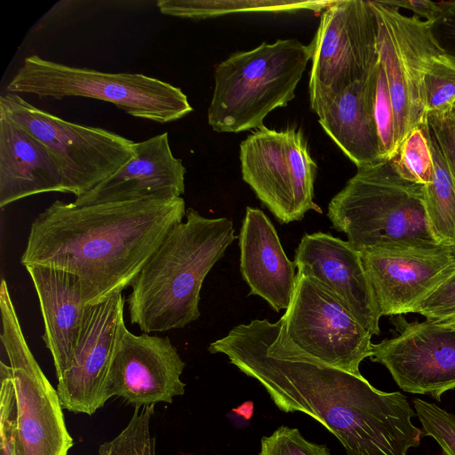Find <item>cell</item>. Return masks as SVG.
I'll return each mask as SVG.
<instances>
[{"label": "cell", "instance_id": "8992f818", "mask_svg": "<svg viewBox=\"0 0 455 455\" xmlns=\"http://www.w3.org/2000/svg\"><path fill=\"white\" fill-rule=\"evenodd\" d=\"M6 92L62 100L84 97L114 104L126 114L159 124L193 111L180 87L140 73H108L30 55L6 85Z\"/></svg>", "mask_w": 455, "mask_h": 455}, {"label": "cell", "instance_id": "d4e9b609", "mask_svg": "<svg viewBox=\"0 0 455 455\" xmlns=\"http://www.w3.org/2000/svg\"><path fill=\"white\" fill-rule=\"evenodd\" d=\"M397 172L405 180L426 187L434 175L428 126L413 128L392 158Z\"/></svg>", "mask_w": 455, "mask_h": 455}, {"label": "cell", "instance_id": "44dd1931", "mask_svg": "<svg viewBox=\"0 0 455 455\" xmlns=\"http://www.w3.org/2000/svg\"><path fill=\"white\" fill-rule=\"evenodd\" d=\"M379 64V60L365 78L350 84L315 113L322 128L357 169L385 160L374 118Z\"/></svg>", "mask_w": 455, "mask_h": 455}, {"label": "cell", "instance_id": "d590c367", "mask_svg": "<svg viewBox=\"0 0 455 455\" xmlns=\"http://www.w3.org/2000/svg\"><path fill=\"white\" fill-rule=\"evenodd\" d=\"M435 322L443 323L444 325H448V326L452 327V328L455 329V315L451 316V317L446 318V319H443V320L435 321Z\"/></svg>", "mask_w": 455, "mask_h": 455}, {"label": "cell", "instance_id": "d6986e66", "mask_svg": "<svg viewBox=\"0 0 455 455\" xmlns=\"http://www.w3.org/2000/svg\"><path fill=\"white\" fill-rule=\"evenodd\" d=\"M238 238L240 270L250 294L276 312L286 310L296 285V265L286 256L275 228L261 210L248 206Z\"/></svg>", "mask_w": 455, "mask_h": 455}, {"label": "cell", "instance_id": "9c48e42d", "mask_svg": "<svg viewBox=\"0 0 455 455\" xmlns=\"http://www.w3.org/2000/svg\"><path fill=\"white\" fill-rule=\"evenodd\" d=\"M239 158L243 181L280 223L323 212L314 202L317 164L300 129L262 125L241 142Z\"/></svg>", "mask_w": 455, "mask_h": 455}, {"label": "cell", "instance_id": "1f68e13d", "mask_svg": "<svg viewBox=\"0 0 455 455\" xmlns=\"http://www.w3.org/2000/svg\"><path fill=\"white\" fill-rule=\"evenodd\" d=\"M430 321H440L455 315V268L413 310Z\"/></svg>", "mask_w": 455, "mask_h": 455}, {"label": "cell", "instance_id": "e575fe53", "mask_svg": "<svg viewBox=\"0 0 455 455\" xmlns=\"http://www.w3.org/2000/svg\"><path fill=\"white\" fill-rule=\"evenodd\" d=\"M386 4L396 9L403 8L411 11L417 17L426 21L434 20L443 10V2L435 3L429 0H388Z\"/></svg>", "mask_w": 455, "mask_h": 455}, {"label": "cell", "instance_id": "7c38bea8", "mask_svg": "<svg viewBox=\"0 0 455 455\" xmlns=\"http://www.w3.org/2000/svg\"><path fill=\"white\" fill-rule=\"evenodd\" d=\"M289 339L318 360L361 376L371 355V334L317 280L297 273L291 301L281 317Z\"/></svg>", "mask_w": 455, "mask_h": 455}, {"label": "cell", "instance_id": "e0dca14e", "mask_svg": "<svg viewBox=\"0 0 455 455\" xmlns=\"http://www.w3.org/2000/svg\"><path fill=\"white\" fill-rule=\"evenodd\" d=\"M297 273L317 280L371 334L380 315L362 257L347 241L330 234H305L294 255Z\"/></svg>", "mask_w": 455, "mask_h": 455}, {"label": "cell", "instance_id": "cb8c5ba5", "mask_svg": "<svg viewBox=\"0 0 455 455\" xmlns=\"http://www.w3.org/2000/svg\"><path fill=\"white\" fill-rule=\"evenodd\" d=\"M428 132L434 175L425 187L426 210L435 236L451 250L455 246V182L436 139Z\"/></svg>", "mask_w": 455, "mask_h": 455}, {"label": "cell", "instance_id": "484cf974", "mask_svg": "<svg viewBox=\"0 0 455 455\" xmlns=\"http://www.w3.org/2000/svg\"><path fill=\"white\" fill-rule=\"evenodd\" d=\"M155 405L135 407L126 427L112 440L99 447V455H156L151 433Z\"/></svg>", "mask_w": 455, "mask_h": 455}, {"label": "cell", "instance_id": "52a82bcc", "mask_svg": "<svg viewBox=\"0 0 455 455\" xmlns=\"http://www.w3.org/2000/svg\"><path fill=\"white\" fill-rule=\"evenodd\" d=\"M0 111L53 154L65 192L76 197L95 188L135 155V141L104 128L64 120L17 93L0 96Z\"/></svg>", "mask_w": 455, "mask_h": 455}, {"label": "cell", "instance_id": "83f0119b", "mask_svg": "<svg viewBox=\"0 0 455 455\" xmlns=\"http://www.w3.org/2000/svg\"><path fill=\"white\" fill-rule=\"evenodd\" d=\"M424 435L433 437L443 455H455V414L419 398L413 400Z\"/></svg>", "mask_w": 455, "mask_h": 455}, {"label": "cell", "instance_id": "2e32d148", "mask_svg": "<svg viewBox=\"0 0 455 455\" xmlns=\"http://www.w3.org/2000/svg\"><path fill=\"white\" fill-rule=\"evenodd\" d=\"M185 368L168 337L140 335L124 330L116 347L108 375L109 397L118 396L135 407L172 403L185 393L180 377Z\"/></svg>", "mask_w": 455, "mask_h": 455}, {"label": "cell", "instance_id": "ba28073f", "mask_svg": "<svg viewBox=\"0 0 455 455\" xmlns=\"http://www.w3.org/2000/svg\"><path fill=\"white\" fill-rule=\"evenodd\" d=\"M1 341L11 367L16 403L15 455H68L73 446L57 390L34 357L5 280L0 285Z\"/></svg>", "mask_w": 455, "mask_h": 455}, {"label": "cell", "instance_id": "8fae6325", "mask_svg": "<svg viewBox=\"0 0 455 455\" xmlns=\"http://www.w3.org/2000/svg\"><path fill=\"white\" fill-rule=\"evenodd\" d=\"M371 2L378 21L379 60L395 113L397 153L413 128L427 124L424 78L431 60L441 51L425 20L406 16L383 1Z\"/></svg>", "mask_w": 455, "mask_h": 455}, {"label": "cell", "instance_id": "ffe728a7", "mask_svg": "<svg viewBox=\"0 0 455 455\" xmlns=\"http://www.w3.org/2000/svg\"><path fill=\"white\" fill-rule=\"evenodd\" d=\"M37 294L44 324L42 336L57 378L68 368L87 308L83 287L74 274L38 265L25 266Z\"/></svg>", "mask_w": 455, "mask_h": 455}, {"label": "cell", "instance_id": "7402d4cb", "mask_svg": "<svg viewBox=\"0 0 455 455\" xmlns=\"http://www.w3.org/2000/svg\"><path fill=\"white\" fill-rule=\"evenodd\" d=\"M48 192L66 193L57 159L0 111V207Z\"/></svg>", "mask_w": 455, "mask_h": 455}, {"label": "cell", "instance_id": "3957f363", "mask_svg": "<svg viewBox=\"0 0 455 455\" xmlns=\"http://www.w3.org/2000/svg\"><path fill=\"white\" fill-rule=\"evenodd\" d=\"M144 265L127 299L130 320L146 333L182 329L200 316L204 280L237 236L227 217L188 208Z\"/></svg>", "mask_w": 455, "mask_h": 455}, {"label": "cell", "instance_id": "277c9868", "mask_svg": "<svg viewBox=\"0 0 455 455\" xmlns=\"http://www.w3.org/2000/svg\"><path fill=\"white\" fill-rule=\"evenodd\" d=\"M327 216L359 252L441 244L428 220L425 187L403 179L392 159L358 168L330 201Z\"/></svg>", "mask_w": 455, "mask_h": 455}, {"label": "cell", "instance_id": "ac0fdd59", "mask_svg": "<svg viewBox=\"0 0 455 455\" xmlns=\"http://www.w3.org/2000/svg\"><path fill=\"white\" fill-rule=\"evenodd\" d=\"M135 155L117 172L76 197L78 206L105 203L164 200L185 192L186 167L174 156L167 132L135 142Z\"/></svg>", "mask_w": 455, "mask_h": 455}, {"label": "cell", "instance_id": "603a6c76", "mask_svg": "<svg viewBox=\"0 0 455 455\" xmlns=\"http://www.w3.org/2000/svg\"><path fill=\"white\" fill-rule=\"evenodd\" d=\"M332 2L297 0H159L156 2V6L164 15L201 20L239 12H294L301 10L320 12L323 11Z\"/></svg>", "mask_w": 455, "mask_h": 455}, {"label": "cell", "instance_id": "30bf717a", "mask_svg": "<svg viewBox=\"0 0 455 455\" xmlns=\"http://www.w3.org/2000/svg\"><path fill=\"white\" fill-rule=\"evenodd\" d=\"M309 46V101L316 113L379 63L378 21L371 2L333 1L322 12Z\"/></svg>", "mask_w": 455, "mask_h": 455}, {"label": "cell", "instance_id": "4316f807", "mask_svg": "<svg viewBox=\"0 0 455 455\" xmlns=\"http://www.w3.org/2000/svg\"><path fill=\"white\" fill-rule=\"evenodd\" d=\"M424 93L427 114L448 113L455 102V61L441 52L427 68Z\"/></svg>", "mask_w": 455, "mask_h": 455}, {"label": "cell", "instance_id": "8d00e7d4", "mask_svg": "<svg viewBox=\"0 0 455 455\" xmlns=\"http://www.w3.org/2000/svg\"><path fill=\"white\" fill-rule=\"evenodd\" d=\"M450 113H451V116H452V117L454 118V120H455V102H454V104H453V106H452V108H451V109Z\"/></svg>", "mask_w": 455, "mask_h": 455}, {"label": "cell", "instance_id": "836d02e7", "mask_svg": "<svg viewBox=\"0 0 455 455\" xmlns=\"http://www.w3.org/2000/svg\"><path fill=\"white\" fill-rule=\"evenodd\" d=\"M427 22L437 48L455 61V1L443 2L440 14Z\"/></svg>", "mask_w": 455, "mask_h": 455}, {"label": "cell", "instance_id": "5bb4252c", "mask_svg": "<svg viewBox=\"0 0 455 455\" xmlns=\"http://www.w3.org/2000/svg\"><path fill=\"white\" fill-rule=\"evenodd\" d=\"M370 358L383 364L405 392L441 401L455 388V329L448 325L404 322L399 334L372 344Z\"/></svg>", "mask_w": 455, "mask_h": 455}, {"label": "cell", "instance_id": "4dcf8cb0", "mask_svg": "<svg viewBox=\"0 0 455 455\" xmlns=\"http://www.w3.org/2000/svg\"><path fill=\"white\" fill-rule=\"evenodd\" d=\"M0 455H15V393L10 365L0 363Z\"/></svg>", "mask_w": 455, "mask_h": 455}, {"label": "cell", "instance_id": "4fadbf2b", "mask_svg": "<svg viewBox=\"0 0 455 455\" xmlns=\"http://www.w3.org/2000/svg\"><path fill=\"white\" fill-rule=\"evenodd\" d=\"M124 309L123 292L87 306L70 363L57 378V392L64 409L92 415L110 398L108 375L126 329Z\"/></svg>", "mask_w": 455, "mask_h": 455}, {"label": "cell", "instance_id": "d6a6232c", "mask_svg": "<svg viewBox=\"0 0 455 455\" xmlns=\"http://www.w3.org/2000/svg\"><path fill=\"white\" fill-rule=\"evenodd\" d=\"M427 126L444 155L455 182V120L450 112L430 113ZM450 251L455 261V246Z\"/></svg>", "mask_w": 455, "mask_h": 455}, {"label": "cell", "instance_id": "6da1fadb", "mask_svg": "<svg viewBox=\"0 0 455 455\" xmlns=\"http://www.w3.org/2000/svg\"><path fill=\"white\" fill-rule=\"evenodd\" d=\"M208 351L258 380L281 411L319 421L347 455H408L420 443L416 413L402 393L378 390L362 375L307 354L289 339L281 318L238 324Z\"/></svg>", "mask_w": 455, "mask_h": 455}, {"label": "cell", "instance_id": "7a4b0ae2", "mask_svg": "<svg viewBox=\"0 0 455 455\" xmlns=\"http://www.w3.org/2000/svg\"><path fill=\"white\" fill-rule=\"evenodd\" d=\"M186 211L182 197L84 206L55 200L32 221L20 263L76 275L85 303L98 304L132 285Z\"/></svg>", "mask_w": 455, "mask_h": 455}, {"label": "cell", "instance_id": "f1b7e54d", "mask_svg": "<svg viewBox=\"0 0 455 455\" xmlns=\"http://www.w3.org/2000/svg\"><path fill=\"white\" fill-rule=\"evenodd\" d=\"M374 118L381 143L383 158L392 159L396 154L395 113L387 82L380 62L379 64L374 98Z\"/></svg>", "mask_w": 455, "mask_h": 455}, {"label": "cell", "instance_id": "f546056e", "mask_svg": "<svg viewBox=\"0 0 455 455\" xmlns=\"http://www.w3.org/2000/svg\"><path fill=\"white\" fill-rule=\"evenodd\" d=\"M259 455H331L324 444L306 440L294 427L282 426L261 439Z\"/></svg>", "mask_w": 455, "mask_h": 455}, {"label": "cell", "instance_id": "5b68a950", "mask_svg": "<svg viewBox=\"0 0 455 455\" xmlns=\"http://www.w3.org/2000/svg\"><path fill=\"white\" fill-rule=\"evenodd\" d=\"M309 44L294 38L263 42L219 63L208 108L209 125L218 132L258 129L273 110L288 105L311 60Z\"/></svg>", "mask_w": 455, "mask_h": 455}, {"label": "cell", "instance_id": "9a60e30c", "mask_svg": "<svg viewBox=\"0 0 455 455\" xmlns=\"http://www.w3.org/2000/svg\"><path fill=\"white\" fill-rule=\"evenodd\" d=\"M360 254L380 316L413 313L455 268L450 249L442 244L377 248Z\"/></svg>", "mask_w": 455, "mask_h": 455}]
</instances>
